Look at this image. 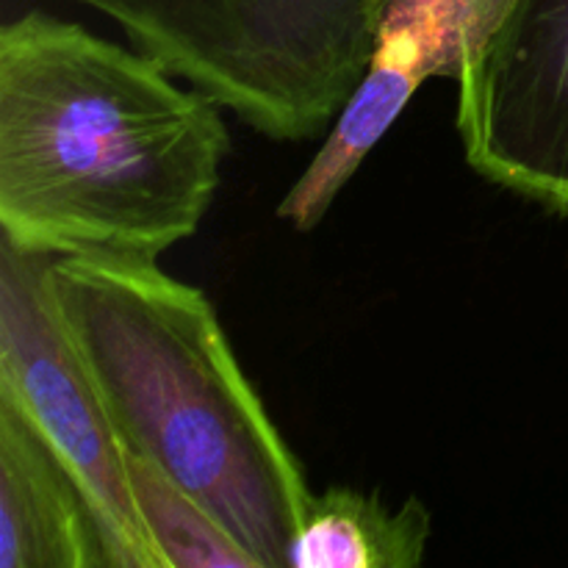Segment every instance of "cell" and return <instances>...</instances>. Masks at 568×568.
I'll return each instance as SVG.
<instances>
[{"instance_id":"6da1fadb","label":"cell","mask_w":568,"mask_h":568,"mask_svg":"<svg viewBox=\"0 0 568 568\" xmlns=\"http://www.w3.org/2000/svg\"><path fill=\"white\" fill-rule=\"evenodd\" d=\"M83 26L0 28V231L28 255L159 258L203 225L231 131L203 89Z\"/></svg>"},{"instance_id":"52a82bcc","label":"cell","mask_w":568,"mask_h":568,"mask_svg":"<svg viewBox=\"0 0 568 568\" xmlns=\"http://www.w3.org/2000/svg\"><path fill=\"white\" fill-rule=\"evenodd\" d=\"M0 568H111L87 497L0 394Z\"/></svg>"},{"instance_id":"ba28073f","label":"cell","mask_w":568,"mask_h":568,"mask_svg":"<svg viewBox=\"0 0 568 568\" xmlns=\"http://www.w3.org/2000/svg\"><path fill=\"white\" fill-rule=\"evenodd\" d=\"M430 536V510L416 497L388 508L377 494L331 486L311 497L286 568H416Z\"/></svg>"},{"instance_id":"9c48e42d","label":"cell","mask_w":568,"mask_h":568,"mask_svg":"<svg viewBox=\"0 0 568 568\" xmlns=\"http://www.w3.org/2000/svg\"><path fill=\"white\" fill-rule=\"evenodd\" d=\"M128 471L164 568H258L253 555L159 466L128 453Z\"/></svg>"},{"instance_id":"277c9868","label":"cell","mask_w":568,"mask_h":568,"mask_svg":"<svg viewBox=\"0 0 568 568\" xmlns=\"http://www.w3.org/2000/svg\"><path fill=\"white\" fill-rule=\"evenodd\" d=\"M0 394L28 416L87 497L111 568H164L133 497L125 444L50 292V258L0 247Z\"/></svg>"},{"instance_id":"5b68a950","label":"cell","mask_w":568,"mask_h":568,"mask_svg":"<svg viewBox=\"0 0 568 568\" xmlns=\"http://www.w3.org/2000/svg\"><path fill=\"white\" fill-rule=\"evenodd\" d=\"M466 164L568 216V0H508L458 78Z\"/></svg>"},{"instance_id":"3957f363","label":"cell","mask_w":568,"mask_h":568,"mask_svg":"<svg viewBox=\"0 0 568 568\" xmlns=\"http://www.w3.org/2000/svg\"><path fill=\"white\" fill-rule=\"evenodd\" d=\"M277 142L331 131L388 0H75Z\"/></svg>"},{"instance_id":"7a4b0ae2","label":"cell","mask_w":568,"mask_h":568,"mask_svg":"<svg viewBox=\"0 0 568 568\" xmlns=\"http://www.w3.org/2000/svg\"><path fill=\"white\" fill-rule=\"evenodd\" d=\"M55 311L125 453L192 494L258 568H286L311 491L203 288L155 258H50Z\"/></svg>"},{"instance_id":"8992f818","label":"cell","mask_w":568,"mask_h":568,"mask_svg":"<svg viewBox=\"0 0 568 568\" xmlns=\"http://www.w3.org/2000/svg\"><path fill=\"white\" fill-rule=\"evenodd\" d=\"M505 6L508 0H388L358 89L281 200L277 216L294 231H314L422 83L430 78L458 83L499 26Z\"/></svg>"}]
</instances>
